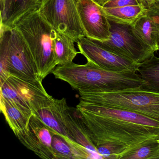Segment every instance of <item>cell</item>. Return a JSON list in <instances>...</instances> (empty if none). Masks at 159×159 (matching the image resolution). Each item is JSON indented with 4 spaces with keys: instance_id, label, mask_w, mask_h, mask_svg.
Wrapping results in <instances>:
<instances>
[{
    "instance_id": "obj_14",
    "label": "cell",
    "mask_w": 159,
    "mask_h": 159,
    "mask_svg": "<svg viewBox=\"0 0 159 159\" xmlns=\"http://www.w3.org/2000/svg\"><path fill=\"white\" fill-rule=\"evenodd\" d=\"M42 2V0H5L1 4V24L12 27L21 16L39 10Z\"/></svg>"
},
{
    "instance_id": "obj_6",
    "label": "cell",
    "mask_w": 159,
    "mask_h": 159,
    "mask_svg": "<svg viewBox=\"0 0 159 159\" xmlns=\"http://www.w3.org/2000/svg\"><path fill=\"white\" fill-rule=\"evenodd\" d=\"M39 11L54 29L69 36L76 43L80 38L87 37L75 0H44Z\"/></svg>"
},
{
    "instance_id": "obj_3",
    "label": "cell",
    "mask_w": 159,
    "mask_h": 159,
    "mask_svg": "<svg viewBox=\"0 0 159 159\" xmlns=\"http://www.w3.org/2000/svg\"><path fill=\"white\" fill-rule=\"evenodd\" d=\"M12 27L17 29L26 41L42 82L57 66L54 52L56 31L42 17L39 10L21 16Z\"/></svg>"
},
{
    "instance_id": "obj_1",
    "label": "cell",
    "mask_w": 159,
    "mask_h": 159,
    "mask_svg": "<svg viewBox=\"0 0 159 159\" xmlns=\"http://www.w3.org/2000/svg\"><path fill=\"white\" fill-rule=\"evenodd\" d=\"M94 145L112 142L130 148L159 138V120L126 110L80 101L77 106Z\"/></svg>"
},
{
    "instance_id": "obj_29",
    "label": "cell",
    "mask_w": 159,
    "mask_h": 159,
    "mask_svg": "<svg viewBox=\"0 0 159 159\" xmlns=\"http://www.w3.org/2000/svg\"><path fill=\"white\" fill-rule=\"evenodd\" d=\"M5 0H2V1L1 2H0V3H2V2H4L5 1Z\"/></svg>"
},
{
    "instance_id": "obj_5",
    "label": "cell",
    "mask_w": 159,
    "mask_h": 159,
    "mask_svg": "<svg viewBox=\"0 0 159 159\" xmlns=\"http://www.w3.org/2000/svg\"><path fill=\"white\" fill-rule=\"evenodd\" d=\"M109 21L111 34L108 39L103 41L90 39L104 49L138 64L154 55L155 52L139 39L132 25L119 24L109 19Z\"/></svg>"
},
{
    "instance_id": "obj_17",
    "label": "cell",
    "mask_w": 159,
    "mask_h": 159,
    "mask_svg": "<svg viewBox=\"0 0 159 159\" xmlns=\"http://www.w3.org/2000/svg\"><path fill=\"white\" fill-rule=\"evenodd\" d=\"M157 139H148L127 148L116 155L115 159H159V144Z\"/></svg>"
},
{
    "instance_id": "obj_9",
    "label": "cell",
    "mask_w": 159,
    "mask_h": 159,
    "mask_svg": "<svg viewBox=\"0 0 159 159\" xmlns=\"http://www.w3.org/2000/svg\"><path fill=\"white\" fill-rule=\"evenodd\" d=\"M77 8L87 38L107 40L110 36V25L103 7L93 0H80Z\"/></svg>"
},
{
    "instance_id": "obj_7",
    "label": "cell",
    "mask_w": 159,
    "mask_h": 159,
    "mask_svg": "<svg viewBox=\"0 0 159 159\" xmlns=\"http://www.w3.org/2000/svg\"><path fill=\"white\" fill-rule=\"evenodd\" d=\"M7 59L10 75L30 81H41L29 47L21 32L15 27L11 28Z\"/></svg>"
},
{
    "instance_id": "obj_8",
    "label": "cell",
    "mask_w": 159,
    "mask_h": 159,
    "mask_svg": "<svg viewBox=\"0 0 159 159\" xmlns=\"http://www.w3.org/2000/svg\"><path fill=\"white\" fill-rule=\"evenodd\" d=\"M76 43L87 61L103 69L116 72H136L138 70L140 64L104 49L87 37L80 38Z\"/></svg>"
},
{
    "instance_id": "obj_23",
    "label": "cell",
    "mask_w": 159,
    "mask_h": 159,
    "mask_svg": "<svg viewBox=\"0 0 159 159\" xmlns=\"http://www.w3.org/2000/svg\"><path fill=\"white\" fill-rule=\"evenodd\" d=\"M139 5L138 0H110L103 6L104 8H114Z\"/></svg>"
},
{
    "instance_id": "obj_19",
    "label": "cell",
    "mask_w": 159,
    "mask_h": 159,
    "mask_svg": "<svg viewBox=\"0 0 159 159\" xmlns=\"http://www.w3.org/2000/svg\"><path fill=\"white\" fill-rule=\"evenodd\" d=\"M103 9L109 20L119 24L129 25H133L147 10L140 4Z\"/></svg>"
},
{
    "instance_id": "obj_16",
    "label": "cell",
    "mask_w": 159,
    "mask_h": 159,
    "mask_svg": "<svg viewBox=\"0 0 159 159\" xmlns=\"http://www.w3.org/2000/svg\"><path fill=\"white\" fill-rule=\"evenodd\" d=\"M0 108L6 121L16 136L26 133L29 123L33 113L24 110L1 96Z\"/></svg>"
},
{
    "instance_id": "obj_20",
    "label": "cell",
    "mask_w": 159,
    "mask_h": 159,
    "mask_svg": "<svg viewBox=\"0 0 159 159\" xmlns=\"http://www.w3.org/2000/svg\"><path fill=\"white\" fill-rule=\"evenodd\" d=\"M138 72L147 83L145 89L159 92V58L153 55L141 63Z\"/></svg>"
},
{
    "instance_id": "obj_2",
    "label": "cell",
    "mask_w": 159,
    "mask_h": 159,
    "mask_svg": "<svg viewBox=\"0 0 159 159\" xmlns=\"http://www.w3.org/2000/svg\"><path fill=\"white\" fill-rule=\"evenodd\" d=\"M52 73L80 92H110L144 88L147 83L132 71L116 72L103 69L92 62L57 66Z\"/></svg>"
},
{
    "instance_id": "obj_21",
    "label": "cell",
    "mask_w": 159,
    "mask_h": 159,
    "mask_svg": "<svg viewBox=\"0 0 159 159\" xmlns=\"http://www.w3.org/2000/svg\"><path fill=\"white\" fill-rule=\"evenodd\" d=\"M1 96L28 112L33 113L28 104L21 98L15 88L7 80L0 84Z\"/></svg>"
},
{
    "instance_id": "obj_4",
    "label": "cell",
    "mask_w": 159,
    "mask_h": 159,
    "mask_svg": "<svg viewBox=\"0 0 159 159\" xmlns=\"http://www.w3.org/2000/svg\"><path fill=\"white\" fill-rule=\"evenodd\" d=\"M81 101L139 113L159 120V92L145 88L80 92Z\"/></svg>"
},
{
    "instance_id": "obj_31",
    "label": "cell",
    "mask_w": 159,
    "mask_h": 159,
    "mask_svg": "<svg viewBox=\"0 0 159 159\" xmlns=\"http://www.w3.org/2000/svg\"><path fill=\"white\" fill-rule=\"evenodd\" d=\"M2 1V0H0V2H1Z\"/></svg>"
},
{
    "instance_id": "obj_25",
    "label": "cell",
    "mask_w": 159,
    "mask_h": 159,
    "mask_svg": "<svg viewBox=\"0 0 159 159\" xmlns=\"http://www.w3.org/2000/svg\"><path fill=\"white\" fill-rule=\"evenodd\" d=\"M155 17L159 27V8H152L148 10Z\"/></svg>"
},
{
    "instance_id": "obj_26",
    "label": "cell",
    "mask_w": 159,
    "mask_h": 159,
    "mask_svg": "<svg viewBox=\"0 0 159 159\" xmlns=\"http://www.w3.org/2000/svg\"><path fill=\"white\" fill-rule=\"evenodd\" d=\"M96 3L98 4L100 6L103 7L104 5L110 0H93Z\"/></svg>"
},
{
    "instance_id": "obj_28",
    "label": "cell",
    "mask_w": 159,
    "mask_h": 159,
    "mask_svg": "<svg viewBox=\"0 0 159 159\" xmlns=\"http://www.w3.org/2000/svg\"><path fill=\"white\" fill-rule=\"evenodd\" d=\"M80 0H75V1L77 3H78V2H80Z\"/></svg>"
},
{
    "instance_id": "obj_18",
    "label": "cell",
    "mask_w": 159,
    "mask_h": 159,
    "mask_svg": "<svg viewBox=\"0 0 159 159\" xmlns=\"http://www.w3.org/2000/svg\"><path fill=\"white\" fill-rule=\"evenodd\" d=\"M56 31L54 52L57 66L71 64L79 52L75 47V41L69 36Z\"/></svg>"
},
{
    "instance_id": "obj_24",
    "label": "cell",
    "mask_w": 159,
    "mask_h": 159,
    "mask_svg": "<svg viewBox=\"0 0 159 159\" xmlns=\"http://www.w3.org/2000/svg\"><path fill=\"white\" fill-rule=\"evenodd\" d=\"M139 4L144 7L147 10L153 7L155 0H138Z\"/></svg>"
},
{
    "instance_id": "obj_27",
    "label": "cell",
    "mask_w": 159,
    "mask_h": 159,
    "mask_svg": "<svg viewBox=\"0 0 159 159\" xmlns=\"http://www.w3.org/2000/svg\"><path fill=\"white\" fill-rule=\"evenodd\" d=\"M153 8H159V0H155Z\"/></svg>"
},
{
    "instance_id": "obj_30",
    "label": "cell",
    "mask_w": 159,
    "mask_h": 159,
    "mask_svg": "<svg viewBox=\"0 0 159 159\" xmlns=\"http://www.w3.org/2000/svg\"><path fill=\"white\" fill-rule=\"evenodd\" d=\"M157 141H158V143H159V138L158 139H157Z\"/></svg>"
},
{
    "instance_id": "obj_10",
    "label": "cell",
    "mask_w": 159,
    "mask_h": 159,
    "mask_svg": "<svg viewBox=\"0 0 159 159\" xmlns=\"http://www.w3.org/2000/svg\"><path fill=\"white\" fill-rule=\"evenodd\" d=\"M54 134L38 116L33 114L26 133L16 137L25 147L40 158L56 159L52 147Z\"/></svg>"
},
{
    "instance_id": "obj_11",
    "label": "cell",
    "mask_w": 159,
    "mask_h": 159,
    "mask_svg": "<svg viewBox=\"0 0 159 159\" xmlns=\"http://www.w3.org/2000/svg\"><path fill=\"white\" fill-rule=\"evenodd\" d=\"M6 80L15 88L33 113L37 110L48 105L54 98L46 92L42 82L30 81L11 75H10Z\"/></svg>"
},
{
    "instance_id": "obj_32",
    "label": "cell",
    "mask_w": 159,
    "mask_h": 159,
    "mask_svg": "<svg viewBox=\"0 0 159 159\" xmlns=\"http://www.w3.org/2000/svg\"><path fill=\"white\" fill-rule=\"evenodd\" d=\"M42 2L44 1V0H42Z\"/></svg>"
},
{
    "instance_id": "obj_22",
    "label": "cell",
    "mask_w": 159,
    "mask_h": 159,
    "mask_svg": "<svg viewBox=\"0 0 159 159\" xmlns=\"http://www.w3.org/2000/svg\"><path fill=\"white\" fill-rule=\"evenodd\" d=\"M95 146L98 154L103 159H115L116 155L127 148L121 144L108 141L98 142Z\"/></svg>"
},
{
    "instance_id": "obj_15",
    "label": "cell",
    "mask_w": 159,
    "mask_h": 159,
    "mask_svg": "<svg viewBox=\"0 0 159 159\" xmlns=\"http://www.w3.org/2000/svg\"><path fill=\"white\" fill-rule=\"evenodd\" d=\"M139 39L154 52L159 51V27L154 16L147 10L132 25Z\"/></svg>"
},
{
    "instance_id": "obj_12",
    "label": "cell",
    "mask_w": 159,
    "mask_h": 159,
    "mask_svg": "<svg viewBox=\"0 0 159 159\" xmlns=\"http://www.w3.org/2000/svg\"><path fill=\"white\" fill-rule=\"evenodd\" d=\"M66 103L65 98H54L48 105L37 110L33 113L38 116L53 133L61 136L70 145H77L78 143L69 135L64 124L63 111Z\"/></svg>"
},
{
    "instance_id": "obj_13",
    "label": "cell",
    "mask_w": 159,
    "mask_h": 159,
    "mask_svg": "<svg viewBox=\"0 0 159 159\" xmlns=\"http://www.w3.org/2000/svg\"><path fill=\"white\" fill-rule=\"evenodd\" d=\"M63 118L66 129L71 139L91 152L96 158H102L89 136L79 110L65 105Z\"/></svg>"
}]
</instances>
